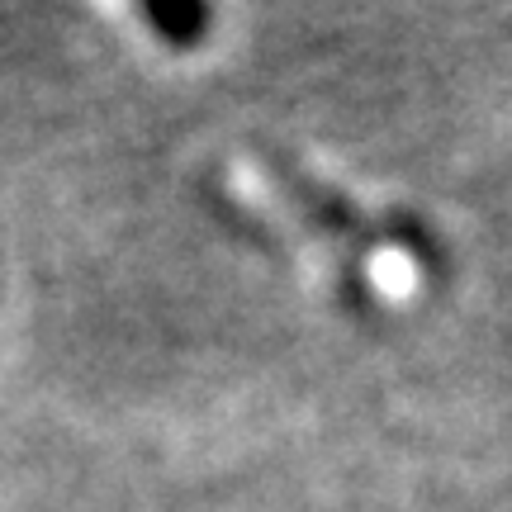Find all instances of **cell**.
Segmentation results:
<instances>
[{"label": "cell", "instance_id": "1", "mask_svg": "<svg viewBox=\"0 0 512 512\" xmlns=\"http://www.w3.org/2000/svg\"><path fill=\"white\" fill-rule=\"evenodd\" d=\"M152 29L176 43V48H195L209 34V0H143Z\"/></svg>", "mask_w": 512, "mask_h": 512}]
</instances>
